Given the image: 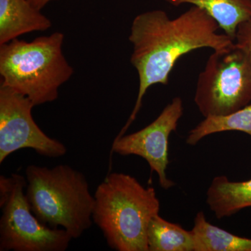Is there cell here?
<instances>
[{
  "instance_id": "obj_8",
  "label": "cell",
  "mask_w": 251,
  "mask_h": 251,
  "mask_svg": "<svg viewBox=\"0 0 251 251\" xmlns=\"http://www.w3.org/2000/svg\"><path fill=\"white\" fill-rule=\"evenodd\" d=\"M183 113L182 99L175 97L156 120L143 129L115 139L111 153L142 157L148 162L151 171L158 175L161 188L169 189L173 187L174 181L168 179L166 174L169 164L168 140L171 133L176 131Z\"/></svg>"
},
{
  "instance_id": "obj_2",
  "label": "cell",
  "mask_w": 251,
  "mask_h": 251,
  "mask_svg": "<svg viewBox=\"0 0 251 251\" xmlns=\"http://www.w3.org/2000/svg\"><path fill=\"white\" fill-rule=\"evenodd\" d=\"M94 196L92 220L109 247L148 251L149 225L160 211L154 188L145 187L129 175L113 173L97 186Z\"/></svg>"
},
{
  "instance_id": "obj_5",
  "label": "cell",
  "mask_w": 251,
  "mask_h": 251,
  "mask_svg": "<svg viewBox=\"0 0 251 251\" xmlns=\"http://www.w3.org/2000/svg\"><path fill=\"white\" fill-rule=\"evenodd\" d=\"M194 101L204 117L224 116L251 103V61L234 43L214 50L198 75Z\"/></svg>"
},
{
  "instance_id": "obj_13",
  "label": "cell",
  "mask_w": 251,
  "mask_h": 251,
  "mask_svg": "<svg viewBox=\"0 0 251 251\" xmlns=\"http://www.w3.org/2000/svg\"><path fill=\"white\" fill-rule=\"evenodd\" d=\"M147 240L148 251H195L192 231L169 222L159 214L150 221Z\"/></svg>"
},
{
  "instance_id": "obj_10",
  "label": "cell",
  "mask_w": 251,
  "mask_h": 251,
  "mask_svg": "<svg viewBox=\"0 0 251 251\" xmlns=\"http://www.w3.org/2000/svg\"><path fill=\"white\" fill-rule=\"evenodd\" d=\"M206 203L219 219L251 207V179L231 181L224 175L215 176L206 192Z\"/></svg>"
},
{
  "instance_id": "obj_6",
  "label": "cell",
  "mask_w": 251,
  "mask_h": 251,
  "mask_svg": "<svg viewBox=\"0 0 251 251\" xmlns=\"http://www.w3.org/2000/svg\"><path fill=\"white\" fill-rule=\"evenodd\" d=\"M23 175L0 176V251H64L72 238L43 224L31 211Z\"/></svg>"
},
{
  "instance_id": "obj_3",
  "label": "cell",
  "mask_w": 251,
  "mask_h": 251,
  "mask_svg": "<svg viewBox=\"0 0 251 251\" xmlns=\"http://www.w3.org/2000/svg\"><path fill=\"white\" fill-rule=\"evenodd\" d=\"M26 197L43 224L65 229L77 239L92 226L94 196L85 175L68 165H29L25 170Z\"/></svg>"
},
{
  "instance_id": "obj_11",
  "label": "cell",
  "mask_w": 251,
  "mask_h": 251,
  "mask_svg": "<svg viewBox=\"0 0 251 251\" xmlns=\"http://www.w3.org/2000/svg\"><path fill=\"white\" fill-rule=\"evenodd\" d=\"M174 6L189 4L204 9L234 41L240 23L251 18V0H165Z\"/></svg>"
},
{
  "instance_id": "obj_7",
  "label": "cell",
  "mask_w": 251,
  "mask_h": 251,
  "mask_svg": "<svg viewBox=\"0 0 251 251\" xmlns=\"http://www.w3.org/2000/svg\"><path fill=\"white\" fill-rule=\"evenodd\" d=\"M34 107L25 96L0 85V163L22 149H32L49 158L67 153L65 145L48 136L34 121Z\"/></svg>"
},
{
  "instance_id": "obj_14",
  "label": "cell",
  "mask_w": 251,
  "mask_h": 251,
  "mask_svg": "<svg viewBox=\"0 0 251 251\" xmlns=\"http://www.w3.org/2000/svg\"><path fill=\"white\" fill-rule=\"evenodd\" d=\"M232 130L244 132L251 136V103L229 115L204 117L190 130L186 143L193 146L207 135Z\"/></svg>"
},
{
  "instance_id": "obj_1",
  "label": "cell",
  "mask_w": 251,
  "mask_h": 251,
  "mask_svg": "<svg viewBox=\"0 0 251 251\" xmlns=\"http://www.w3.org/2000/svg\"><path fill=\"white\" fill-rule=\"evenodd\" d=\"M219 24L204 9L193 6L175 18L157 9L142 13L133 19L129 41L133 45L130 63L139 76V90L133 111L115 139L123 136L141 108L151 86L167 85L180 57L195 50L224 49L234 41L218 33Z\"/></svg>"
},
{
  "instance_id": "obj_15",
  "label": "cell",
  "mask_w": 251,
  "mask_h": 251,
  "mask_svg": "<svg viewBox=\"0 0 251 251\" xmlns=\"http://www.w3.org/2000/svg\"><path fill=\"white\" fill-rule=\"evenodd\" d=\"M234 43L247 52L251 61V18L239 25Z\"/></svg>"
},
{
  "instance_id": "obj_4",
  "label": "cell",
  "mask_w": 251,
  "mask_h": 251,
  "mask_svg": "<svg viewBox=\"0 0 251 251\" xmlns=\"http://www.w3.org/2000/svg\"><path fill=\"white\" fill-rule=\"evenodd\" d=\"M64 35L54 32L28 42L0 45L1 85L27 97L34 106L53 102L74 74L62 52Z\"/></svg>"
},
{
  "instance_id": "obj_12",
  "label": "cell",
  "mask_w": 251,
  "mask_h": 251,
  "mask_svg": "<svg viewBox=\"0 0 251 251\" xmlns=\"http://www.w3.org/2000/svg\"><path fill=\"white\" fill-rule=\"evenodd\" d=\"M195 251H251V239L239 237L208 222L202 211L194 219Z\"/></svg>"
},
{
  "instance_id": "obj_16",
  "label": "cell",
  "mask_w": 251,
  "mask_h": 251,
  "mask_svg": "<svg viewBox=\"0 0 251 251\" xmlns=\"http://www.w3.org/2000/svg\"><path fill=\"white\" fill-rule=\"evenodd\" d=\"M31 4L34 5L37 9L42 10L44 7L52 2V1H57V0H29Z\"/></svg>"
},
{
  "instance_id": "obj_9",
  "label": "cell",
  "mask_w": 251,
  "mask_h": 251,
  "mask_svg": "<svg viewBox=\"0 0 251 251\" xmlns=\"http://www.w3.org/2000/svg\"><path fill=\"white\" fill-rule=\"evenodd\" d=\"M41 11L29 0H0V45L52 27L50 20Z\"/></svg>"
}]
</instances>
